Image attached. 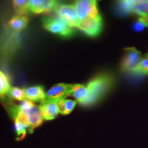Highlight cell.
I'll list each match as a JSON object with an SVG mask.
<instances>
[{"label":"cell","mask_w":148,"mask_h":148,"mask_svg":"<svg viewBox=\"0 0 148 148\" xmlns=\"http://www.w3.org/2000/svg\"><path fill=\"white\" fill-rule=\"evenodd\" d=\"M10 88L7 77L4 73L0 71V97H3L8 94Z\"/></svg>","instance_id":"2e32d148"},{"label":"cell","mask_w":148,"mask_h":148,"mask_svg":"<svg viewBox=\"0 0 148 148\" xmlns=\"http://www.w3.org/2000/svg\"><path fill=\"white\" fill-rule=\"evenodd\" d=\"M79 21L86 18H95L99 15L97 2L94 0H79L74 3Z\"/></svg>","instance_id":"3957f363"},{"label":"cell","mask_w":148,"mask_h":148,"mask_svg":"<svg viewBox=\"0 0 148 148\" xmlns=\"http://www.w3.org/2000/svg\"><path fill=\"white\" fill-rule=\"evenodd\" d=\"M148 27V21L145 17H139L134 25V29L136 32H140Z\"/></svg>","instance_id":"44dd1931"},{"label":"cell","mask_w":148,"mask_h":148,"mask_svg":"<svg viewBox=\"0 0 148 148\" xmlns=\"http://www.w3.org/2000/svg\"><path fill=\"white\" fill-rule=\"evenodd\" d=\"M132 13L145 17L148 15V1H135L132 6Z\"/></svg>","instance_id":"5bb4252c"},{"label":"cell","mask_w":148,"mask_h":148,"mask_svg":"<svg viewBox=\"0 0 148 148\" xmlns=\"http://www.w3.org/2000/svg\"><path fill=\"white\" fill-rule=\"evenodd\" d=\"M114 83L113 75L103 73L96 75L88 82L87 86L88 95L83 102L82 106H91L102 99L112 88Z\"/></svg>","instance_id":"6da1fadb"},{"label":"cell","mask_w":148,"mask_h":148,"mask_svg":"<svg viewBox=\"0 0 148 148\" xmlns=\"http://www.w3.org/2000/svg\"><path fill=\"white\" fill-rule=\"evenodd\" d=\"M102 25L101 16L98 15L95 18H86L81 20L77 24V27L88 36L95 37L100 34Z\"/></svg>","instance_id":"8992f818"},{"label":"cell","mask_w":148,"mask_h":148,"mask_svg":"<svg viewBox=\"0 0 148 148\" xmlns=\"http://www.w3.org/2000/svg\"><path fill=\"white\" fill-rule=\"evenodd\" d=\"M42 26L47 30L53 34L64 37H69L74 34L73 29L69 27L60 18L45 17L42 18Z\"/></svg>","instance_id":"7a4b0ae2"},{"label":"cell","mask_w":148,"mask_h":148,"mask_svg":"<svg viewBox=\"0 0 148 148\" xmlns=\"http://www.w3.org/2000/svg\"><path fill=\"white\" fill-rule=\"evenodd\" d=\"M134 73H139L148 75V53L143 57L139 64L134 69Z\"/></svg>","instance_id":"ac0fdd59"},{"label":"cell","mask_w":148,"mask_h":148,"mask_svg":"<svg viewBox=\"0 0 148 148\" xmlns=\"http://www.w3.org/2000/svg\"><path fill=\"white\" fill-rule=\"evenodd\" d=\"M75 101L70 100V99H64V106H65V112L64 114H68L71 113V111L73 110L74 107L75 106Z\"/></svg>","instance_id":"7402d4cb"},{"label":"cell","mask_w":148,"mask_h":148,"mask_svg":"<svg viewBox=\"0 0 148 148\" xmlns=\"http://www.w3.org/2000/svg\"><path fill=\"white\" fill-rule=\"evenodd\" d=\"M135 1H120L119 5V10L123 14H129L132 12V6Z\"/></svg>","instance_id":"d6986e66"},{"label":"cell","mask_w":148,"mask_h":148,"mask_svg":"<svg viewBox=\"0 0 148 148\" xmlns=\"http://www.w3.org/2000/svg\"><path fill=\"white\" fill-rule=\"evenodd\" d=\"M40 110L44 119L52 120L59 113L58 106L56 102L43 101L39 106Z\"/></svg>","instance_id":"30bf717a"},{"label":"cell","mask_w":148,"mask_h":148,"mask_svg":"<svg viewBox=\"0 0 148 148\" xmlns=\"http://www.w3.org/2000/svg\"><path fill=\"white\" fill-rule=\"evenodd\" d=\"M145 18H146V19H147V21H148V15H147V16H145Z\"/></svg>","instance_id":"cb8c5ba5"},{"label":"cell","mask_w":148,"mask_h":148,"mask_svg":"<svg viewBox=\"0 0 148 148\" xmlns=\"http://www.w3.org/2000/svg\"><path fill=\"white\" fill-rule=\"evenodd\" d=\"M57 106H58L59 113L64 114V112H65V106H64V99L61 100L58 102H57Z\"/></svg>","instance_id":"603a6c76"},{"label":"cell","mask_w":148,"mask_h":148,"mask_svg":"<svg viewBox=\"0 0 148 148\" xmlns=\"http://www.w3.org/2000/svg\"><path fill=\"white\" fill-rule=\"evenodd\" d=\"M124 51L125 52L121 62V70L125 73L134 72L143 58L141 53L134 47H127Z\"/></svg>","instance_id":"277c9868"},{"label":"cell","mask_w":148,"mask_h":148,"mask_svg":"<svg viewBox=\"0 0 148 148\" xmlns=\"http://www.w3.org/2000/svg\"><path fill=\"white\" fill-rule=\"evenodd\" d=\"M28 21V18L25 15L16 14L11 18L8 22V27L14 32H20L27 27Z\"/></svg>","instance_id":"4fadbf2b"},{"label":"cell","mask_w":148,"mask_h":148,"mask_svg":"<svg viewBox=\"0 0 148 148\" xmlns=\"http://www.w3.org/2000/svg\"><path fill=\"white\" fill-rule=\"evenodd\" d=\"M54 11L58 18L62 19L69 27H77L79 23L77 12L75 5L70 4H60L58 3L54 9Z\"/></svg>","instance_id":"5b68a950"},{"label":"cell","mask_w":148,"mask_h":148,"mask_svg":"<svg viewBox=\"0 0 148 148\" xmlns=\"http://www.w3.org/2000/svg\"><path fill=\"white\" fill-rule=\"evenodd\" d=\"M68 96H69L68 84L60 83L54 85L46 92L44 101L57 103L61 100H63Z\"/></svg>","instance_id":"52a82bcc"},{"label":"cell","mask_w":148,"mask_h":148,"mask_svg":"<svg viewBox=\"0 0 148 148\" xmlns=\"http://www.w3.org/2000/svg\"><path fill=\"white\" fill-rule=\"evenodd\" d=\"M41 111L39 106H34L32 108L29 109L27 112V120L29 123V132L32 133L35 128L40 126L43 121Z\"/></svg>","instance_id":"9c48e42d"},{"label":"cell","mask_w":148,"mask_h":148,"mask_svg":"<svg viewBox=\"0 0 148 148\" xmlns=\"http://www.w3.org/2000/svg\"><path fill=\"white\" fill-rule=\"evenodd\" d=\"M68 90L69 96L71 95L75 97L77 101H78L80 104L87 98L88 95L87 87L82 84H68Z\"/></svg>","instance_id":"8fae6325"},{"label":"cell","mask_w":148,"mask_h":148,"mask_svg":"<svg viewBox=\"0 0 148 148\" xmlns=\"http://www.w3.org/2000/svg\"><path fill=\"white\" fill-rule=\"evenodd\" d=\"M8 95L12 99L17 101H24L26 98L24 89L18 87H11L8 92Z\"/></svg>","instance_id":"e0dca14e"},{"label":"cell","mask_w":148,"mask_h":148,"mask_svg":"<svg viewBox=\"0 0 148 148\" xmlns=\"http://www.w3.org/2000/svg\"><path fill=\"white\" fill-rule=\"evenodd\" d=\"M58 1L52 0H31L28 1V9L34 14L46 13L54 10Z\"/></svg>","instance_id":"ba28073f"},{"label":"cell","mask_w":148,"mask_h":148,"mask_svg":"<svg viewBox=\"0 0 148 148\" xmlns=\"http://www.w3.org/2000/svg\"><path fill=\"white\" fill-rule=\"evenodd\" d=\"M25 97L29 101L42 102L45 100V90L41 86H34L24 89Z\"/></svg>","instance_id":"7c38bea8"},{"label":"cell","mask_w":148,"mask_h":148,"mask_svg":"<svg viewBox=\"0 0 148 148\" xmlns=\"http://www.w3.org/2000/svg\"><path fill=\"white\" fill-rule=\"evenodd\" d=\"M14 128H15L16 136H17V140H21L22 138L25 137L26 135V127H24L19 122L14 121Z\"/></svg>","instance_id":"ffe728a7"},{"label":"cell","mask_w":148,"mask_h":148,"mask_svg":"<svg viewBox=\"0 0 148 148\" xmlns=\"http://www.w3.org/2000/svg\"><path fill=\"white\" fill-rule=\"evenodd\" d=\"M13 5L14 11L18 14H21L24 15L28 9V1H25V0H15L13 1Z\"/></svg>","instance_id":"9a60e30c"}]
</instances>
